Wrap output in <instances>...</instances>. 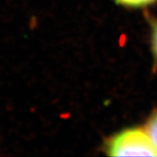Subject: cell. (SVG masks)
<instances>
[{
	"instance_id": "3",
	"label": "cell",
	"mask_w": 157,
	"mask_h": 157,
	"mask_svg": "<svg viewBox=\"0 0 157 157\" xmlns=\"http://www.w3.org/2000/svg\"><path fill=\"white\" fill-rule=\"evenodd\" d=\"M116 3L124 7L129 8H139V7H145L151 5L157 0H115Z\"/></svg>"
},
{
	"instance_id": "4",
	"label": "cell",
	"mask_w": 157,
	"mask_h": 157,
	"mask_svg": "<svg viewBox=\"0 0 157 157\" xmlns=\"http://www.w3.org/2000/svg\"><path fill=\"white\" fill-rule=\"evenodd\" d=\"M152 49L155 58L157 60V24L154 26L152 31Z\"/></svg>"
},
{
	"instance_id": "2",
	"label": "cell",
	"mask_w": 157,
	"mask_h": 157,
	"mask_svg": "<svg viewBox=\"0 0 157 157\" xmlns=\"http://www.w3.org/2000/svg\"><path fill=\"white\" fill-rule=\"evenodd\" d=\"M145 131L153 144L155 150L157 151V112L150 117L149 121L146 124Z\"/></svg>"
},
{
	"instance_id": "1",
	"label": "cell",
	"mask_w": 157,
	"mask_h": 157,
	"mask_svg": "<svg viewBox=\"0 0 157 157\" xmlns=\"http://www.w3.org/2000/svg\"><path fill=\"white\" fill-rule=\"evenodd\" d=\"M109 156H157L149 136L141 129H125L111 136L104 144Z\"/></svg>"
}]
</instances>
